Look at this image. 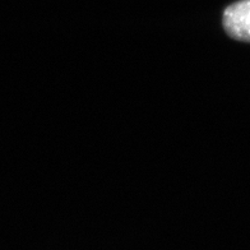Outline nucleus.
<instances>
[{
  "label": "nucleus",
  "mask_w": 250,
  "mask_h": 250,
  "mask_svg": "<svg viewBox=\"0 0 250 250\" xmlns=\"http://www.w3.org/2000/svg\"><path fill=\"white\" fill-rule=\"evenodd\" d=\"M222 23L229 36L250 42V0H240L229 5L224 12Z\"/></svg>",
  "instance_id": "obj_1"
}]
</instances>
